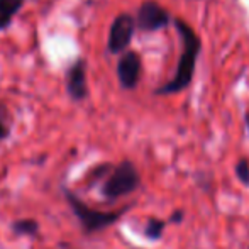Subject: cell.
<instances>
[{
	"instance_id": "1",
	"label": "cell",
	"mask_w": 249,
	"mask_h": 249,
	"mask_svg": "<svg viewBox=\"0 0 249 249\" xmlns=\"http://www.w3.org/2000/svg\"><path fill=\"white\" fill-rule=\"evenodd\" d=\"M175 27H177L178 34H180L183 50H181V56H180V61H178L175 76L168 83H164L160 89L154 90L156 95H171V93L181 92V90H185L190 85L195 75V66H197V59L200 50H202L200 37L192 29L190 24H187L181 19H175Z\"/></svg>"
},
{
	"instance_id": "2",
	"label": "cell",
	"mask_w": 249,
	"mask_h": 249,
	"mask_svg": "<svg viewBox=\"0 0 249 249\" xmlns=\"http://www.w3.org/2000/svg\"><path fill=\"white\" fill-rule=\"evenodd\" d=\"M63 194H65V198H66V202H68L70 209H71V212L75 213V217L78 219L80 226H82L85 234H97V232H100V231H105L107 227L119 222V220L122 219V215L131 209V205H125L119 210L104 212V210H97V209H92L90 205H87L78 195L73 194L68 188H65Z\"/></svg>"
},
{
	"instance_id": "3",
	"label": "cell",
	"mask_w": 249,
	"mask_h": 249,
	"mask_svg": "<svg viewBox=\"0 0 249 249\" xmlns=\"http://www.w3.org/2000/svg\"><path fill=\"white\" fill-rule=\"evenodd\" d=\"M139 187H141V175L136 164L129 160H122L119 164L110 168L108 177L102 183L100 194L105 200L114 202L134 194Z\"/></svg>"
},
{
	"instance_id": "4",
	"label": "cell",
	"mask_w": 249,
	"mask_h": 249,
	"mask_svg": "<svg viewBox=\"0 0 249 249\" xmlns=\"http://www.w3.org/2000/svg\"><path fill=\"white\" fill-rule=\"evenodd\" d=\"M136 19L131 14H119L114 19L108 31V39H107V51L110 54H119L127 50L131 44V39L134 36L136 31Z\"/></svg>"
},
{
	"instance_id": "5",
	"label": "cell",
	"mask_w": 249,
	"mask_h": 249,
	"mask_svg": "<svg viewBox=\"0 0 249 249\" xmlns=\"http://www.w3.org/2000/svg\"><path fill=\"white\" fill-rule=\"evenodd\" d=\"M170 22V14L154 0H146L141 3L136 16V26L144 33H154L163 29Z\"/></svg>"
},
{
	"instance_id": "6",
	"label": "cell",
	"mask_w": 249,
	"mask_h": 249,
	"mask_svg": "<svg viewBox=\"0 0 249 249\" xmlns=\"http://www.w3.org/2000/svg\"><path fill=\"white\" fill-rule=\"evenodd\" d=\"M141 56L136 51H125L117 63V78L124 90H132L138 87L141 78Z\"/></svg>"
},
{
	"instance_id": "7",
	"label": "cell",
	"mask_w": 249,
	"mask_h": 249,
	"mask_svg": "<svg viewBox=\"0 0 249 249\" xmlns=\"http://www.w3.org/2000/svg\"><path fill=\"white\" fill-rule=\"evenodd\" d=\"M66 92L70 99L82 102L89 97V85H87V61L78 58L66 71Z\"/></svg>"
},
{
	"instance_id": "8",
	"label": "cell",
	"mask_w": 249,
	"mask_h": 249,
	"mask_svg": "<svg viewBox=\"0 0 249 249\" xmlns=\"http://www.w3.org/2000/svg\"><path fill=\"white\" fill-rule=\"evenodd\" d=\"M24 7V0H0V31L12 24L16 14Z\"/></svg>"
},
{
	"instance_id": "9",
	"label": "cell",
	"mask_w": 249,
	"mask_h": 249,
	"mask_svg": "<svg viewBox=\"0 0 249 249\" xmlns=\"http://www.w3.org/2000/svg\"><path fill=\"white\" fill-rule=\"evenodd\" d=\"M10 229H12L14 236L19 237H37L39 236V222L34 219H19L14 220L10 224Z\"/></svg>"
},
{
	"instance_id": "10",
	"label": "cell",
	"mask_w": 249,
	"mask_h": 249,
	"mask_svg": "<svg viewBox=\"0 0 249 249\" xmlns=\"http://www.w3.org/2000/svg\"><path fill=\"white\" fill-rule=\"evenodd\" d=\"M166 226H168V220L158 219V217H149L144 224L142 234H144L146 239H149V241H160L161 237H163Z\"/></svg>"
},
{
	"instance_id": "11",
	"label": "cell",
	"mask_w": 249,
	"mask_h": 249,
	"mask_svg": "<svg viewBox=\"0 0 249 249\" xmlns=\"http://www.w3.org/2000/svg\"><path fill=\"white\" fill-rule=\"evenodd\" d=\"M234 173H236L237 180L244 185V187H249V161L246 158H241L239 161L234 166Z\"/></svg>"
},
{
	"instance_id": "12",
	"label": "cell",
	"mask_w": 249,
	"mask_h": 249,
	"mask_svg": "<svg viewBox=\"0 0 249 249\" xmlns=\"http://www.w3.org/2000/svg\"><path fill=\"white\" fill-rule=\"evenodd\" d=\"M183 219H185V212H183V210H175V212L170 215V219H168V222L178 224V226H180V224L183 222Z\"/></svg>"
},
{
	"instance_id": "13",
	"label": "cell",
	"mask_w": 249,
	"mask_h": 249,
	"mask_svg": "<svg viewBox=\"0 0 249 249\" xmlns=\"http://www.w3.org/2000/svg\"><path fill=\"white\" fill-rule=\"evenodd\" d=\"M9 127H7L5 124H3L2 122V119H0V141H2V139H7L9 138Z\"/></svg>"
},
{
	"instance_id": "14",
	"label": "cell",
	"mask_w": 249,
	"mask_h": 249,
	"mask_svg": "<svg viewBox=\"0 0 249 249\" xmlns=\"http://www.w3.org/2000/svg\"><path fill=\"white\" fill-rule=\"evenodd\" d=\"M244 122H246V129L249 132V112H246V115H244Z\"/></svg>"
}]
</instances>
